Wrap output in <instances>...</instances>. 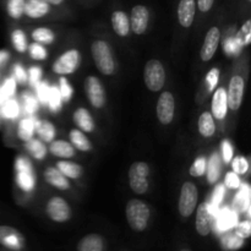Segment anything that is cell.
I'll use <instances>...</instances> for the list:
<instances>
[{"label":"cell","mask_w":251,"mask_h":251,"mask_svg":"<svg viewBox=\"0 0 251 251\" xmlns=\"http://www.w3.org/2000/svg\"><path fill=\"white\" fill-rule=\"evenodd\" d=\"M126 220L131 229L136 232H144L149 225L151 217V210L145 201L134 199L126 205Z\"/></svg>","instance_id":"6da1fadb"},{"label":"cell","mask_w":251,"mask_h":251,"mask_svg":"<svg viewBox=\"0 0 251 251\" xmlns=\"http://www.w3.org/2000/svg\"><path fill=\"white\" fill-rule=\"evenodd\" d=\"M91 53H92L93 61L96 66L103 75H113L115 71V61L113 56L112 48L105 41L98 39L95 41L91 46Z\"/></svg>","instance_id":"7a4b0ae2"},{"label":"cell","mask_w":251,"mask_h":251,"mask_svg":"<svg viewBox=\"0 0 251 251\" xmlns=\"http://www.w3.org/2000/svg\"><path fill=\"white\" fill-rule=\"evenodd\" d=\"M150 166L146 162H134L129 169V184L135 194L144 195L150 188Z\"/></svg>","instance_id":"3957f363"},{"label":"cell","mask_w":251,"mask_h":251,"mask_svg":"<svg viewBox=\"0 0 251 251\" xmlns=\"http://www.w3.org/2000/svg\"><path fill=\"white\" fill-rule=\"evenodd\" d=\"M144 80L147 88L152 92H158L166 83V69L157 59H151L146 63L144 70Z\"/></svg>","instance_id":"277c9868"},{"label":"cell","mask_w":251,"mask_h":251,"mask_svg":"<svg viewBox=\"0 0 251 251\" xmlns=\"http://www.w3.org/2000/svg\"><path fill=\"white\" fill-rule=\"evenodd\" d=\"M15 171H16L15 180H16L17 186L26 193L33 190L36 185V176H34L31 162L26 157L19 156L15 162Z\"/></svg>","instance_id":"5b68a950"},{"label":"cell","mask_w":251,"mask_h":251,"mask_svg":"<svg viewBox=\"0 0 251 251\" xmlns=\"http://www.w3.org/2000/svg\"><path fill=\"white\" fill-rule=\"evenodd\" d=\"M81 64V54L77 49H69L61 54L53 64V73L66 76L74 74Z\"/></svg>","instance_id":"8992f818"},{"label":"cell","mask_w":251,"mask_h":251,"mask_svg":"<svg viewBox=\"0 0 251 251\" xmlns=\"http://www.w3.org/2000/svg\"><path fill=\"white\" fill-rule=\"evenodd\" d=\"M198 201V188H196L195 184L186 181L185 184H183V188L180 190V196H179V213L185 218L190 217L194 211H195Z\"/></svg>","instance_id":"52a82bcc"},{"label":"cell","mask_w":251,"mask_h":251,"mask_svg":"<svg viewBox=\"0 0 251 251\" xmlns=\"http://www.w3.org/2000/svg\"><path fill=\"white\" fill-rule=\"evenodd\" d=\"M46 212L51 221L58 223H64L71 218L70 206L60 196H54L47 202Z\"/></svg>","instance_id":"ba28073f"},{"label":"cell","mask_w":251,"mask_h":251,"mask_svg":"<svg viewBox=\"0 0 251 251\" xmlns=\"http://www.w3.org/2000/svg\"><path fill=\"white\" fill-rule=\"evenodd\" d=\"M156 112L161 124L168 125L173 122L174 113H176V100L169 91H166L159 96L157 100Z\"/></svg>","instance_id":"9c48e42d"},{"label":"cell","mask_w":251,"mask_h":251,"mask_svg":"<svg viewBox=\"0 0 251 251\" xmlns=\"http://www.w3.org/2000/svg\"><path fill=\"white\" fill-rule=\"evenodd\" d=\"M245 81L242 76L234 75L229 81L227 91L228 108L232 110H238L242 107L243 98H244Z\"/></svg>","instance_id":"30bf717a"},{"label":"cell","mask_w":251,"mask_h":251,"mask_svg":"<svg viewBox=\"0 0 251 251\" xmlns=\"http://www.w3.org/2000/svg\"><path fill=\"white\" fill-rule=\"evenodd\" d=\"M85 86L88 100H90V103L92 104V107L97 108V109L104 107L105 91L100 78L96 77V76H88L87 80H86Z\"/></svg>","instance_id":"8fae6325"},{"label":"cell","mask_w":251,"mask_h":251,"mask_svg":"<svg viewBox=\"0 0 251 251\" xmlns=\"http://www.w3.org/2000/svg\"><path fill=\"white\" fill-rule=\"evenodd\" d=\"M130 28L136 34H144L149 27L150 11L145 5H135L130 14Z\"/></svg>","instance_id":"7c38bea8"},{"label":"cell","mask_w":251,"mask_h":251,"mask_svg":"<svg viewBox=\"0 0 251 251\" xmlns=\"http://www.w3.org/2000/svg\"><path fill=\"white\" fill-rule=\"evenodd\" d=\"M0 244L7 249L21 250L25 245V238L16 228L0 226Z\"/></svg>","instance_id":"4fadbf2b"},{"label":"cell","mask_w":251,"mask_h":251,"mask_svg":"<svg viewBox=\"0 0 251 251\" xmlns=\"http://www.w3.org/2000/svg\"><path fill=\"white\" fill-rule=\"evenodd\" d=\"M221 41V31L218 27L213 26L208 29L207 34L203 41L202 48H201L200 56L202 61H210L217 51Z\"/></svg>","instance_id":"5bb4252c"},{"label":"cell","mask_w":251,"mask_h":251,"mask_svg":"<svg viewBox=\"0 0 251 251\" xmlns=\"http://www.w3.org/2000/svg\"><path fill=\"white\" fill-rule=\"evenodd\" d=\"M213 215L212 207L210 203H202L199 206L198 215H196V230L200 235L206 237L212 230Z\"/></svg>","instance_id":"9a60e30c"},{"label":"cell","mask_w":251,"mask_h":251,"mask_svg":"<svg viewBox=\"0 0 251 251\" xmlns=\"http://www.w3.org/2000/svg\"><path fill=\"white\" fill-rule=\"evenodd\" d=\"M228 100H227V90L223 87L217 88L213 93L212 105H211V114L215 119L223 120L227 117L228 112Z\"/></svg>","instance_id":"2e32d148"},{"label":"cell","mask_w":251,"mask_h":251,"mask_svg":"<svg viewBox=\"0 0 251 251\" xmlns=\"http://www.w3.org/2000/svg\"><path fill=\"white\" fill-rule=\"evenodd\" d=\"M196 14V0H180L178 4V20L180 26L189 28Z\"/></svg>","instance_id":"e0dca14e"},{"label":"cell","mask_w":251,"mask_h":251,"mask_svg":"<svg viewBox=\"0 0 251 251\" xmlns=\"http://www.w3.org/2000/svg\"><path fill=\"white\" fill-rule=\"evenodd\" d=\"M50 11V5L46 0H25L24 14L29 19H41Z\"/></svg>","instance_id":"ac0fdd59"},{"label":"cell","mask_w":251,"mask_h":251,"mask_svg":"<svg viewBox=\"0 0 251 251\" xmlns=\"http://www.w3.org/2000/svg\"><path fill=\"white\" fill-rule=\"evenodd\" d=\"M44 179L49 185L59 189V190H69L70 189V181L69 179L59 171L56 167H48L44 172Z\"/></svg>","instance_id":"d6986e66"},{"label":"cell","mask_w":251,"mask_h":251,"mask_svg":"<svg viewBox=\"0 0 251 251\" xmlns=\"http://www.w3.org/2000/svg\"><path fill=\"white\" fill-rule=\"evenodd\" d=\"M73 120L76 125L78 126V129L83 132H92L95 131V120H93L92 115L88 112V109L86 108L80 107L74 112Z\"/></svg>","instance_id":"ffe728a7"},{"label":"cell","mask_w":251,"mask_h":251,"mask_svg":"<svg viewBox=\"0 0 251 251\" xmlns=\"http://www.w3.org/2000/svg\"><path fill=\"white\" fill-rule=\"evenodd\" d=\"M112 27L114 29L115 33L119 37H126L130 33L131 28H130V20L126 12L122 11V10H117L112 14Z\"/></svg>","instance_id":"44dd1931"},{"label":"cell","mask_w":251,"mask_h":251,"mask_svg":"<svg viewBox=\"0 0 251 251\" xmlns=\"http://www.w3.org/2000/svg\"><path fill=\"white\" fill-rule=\"evenodd\" d=\"M49 151L53 156L59 158H73L75 156V147L68 141L64 140H53L49 146Z\"/></svg>","instance_id":"7402d4cb"},{"label":"cell","mask_w":251,"mask_h":251,"mask_svg":"<svg viewBox=\"0 0 251 251\" xmlns=\"http://www.w3.org/2000/svg\"><path fill=\"white\" fill-rule=\"evenodd\" d=\"M77 251H104V240L100 234H88L80 240Z\"/></svg>","instance_id":"603a6c76"},{"label":"cell","mask_w":251,"mask_h":251,"mask_svg":"<svg viewBox=\"0 0 251 251\" xmlns=\"http://www.w3.org/2000/svg\"><path fill=\"white\" fill-rule=\"evenodd\" d=\"M199 132L203 137H212L216 132L215 118L210 112H203L199 118Z\"/></svg>","instance_id":"cb8c5ba5"},{"label":"cell","mask_w":251,"mask_h":251,"mask_svg":"<svg viewBox=\"0 0 251 251\" xmlns=\"http://www.w3.org/2000/svg\"><path fill=\"white\" fill-rule=\"evenodd\" d=\"M70 140H71V145H73L75 149H77L78 151L90 152L91 150H92V142H91L90 139L86 136L85 132L81 131V130L78 129L71 130Z\"/></svg>","instance_id":"d4e9b609"},{"label":"cell","mask_w":251,"mask_h":251,"mask_svg":"<svg viewBox=\"0 0 251 251\" xmlns=\"http://www.w3.org/2000/svg\"><path fill=\"white\" fill-rule=\"evenodd\" d=\"M36 132L42 141L48 142V144H50L55 139L56 135L55 126L48 120H44V122L36 120Z\"/></svg>","instance_id":"484cf974"},{"label":"cell","mask_w":251,"mask_h":251,"mask_svg":"<svg viewBox=\"0 0 251 251\" xmlns=\"http://www.w3.org/2000/svg\"><path fill=\"white\" fill-rule=\"evenodd\" d=\"M34 131H36V119L34 118H25L17 125V136L25 142L33 137Z\"/></svg>","instance_id":"4316f807"},{"label":"cell","mask_w":251,"mask_h":251,"mask_svg":"<svg viewBox=\"0 0 251 251\" xmlns=\"http://www.w3.org/2000/svg\"><path fill=\"white\" fill-rule=\"evenodd\" d=\"M56 168L68 179H78L83 173V169L80 164L69 161H59L56 163Z\"/></svg>","instance_id":"83f0119b"},{"label":"cell","mask_w":251,"mask_h":251,"mask_svg":"<svg viewBox=\"0 0 251 251\" xmlns=\"http://www.w3.org/2000/svg\"><path fill=\"white\" fill-rule=\"evenodd\" d=\"M221 158L217 153L212 154L210 161L207 162V167H206V174H207L208 183L215 184L220 179L221 176Z\"/></svg>","instance_id":"f1b7e54d"},{"label":"cell","mask_w":251,"mask_h":251,"mask_svg":"<svg viewBox=\"0 0 251 251\" xmlns=\"http://www.w3.org/2000/svg\"><path fill=\"white\" fill-rule=\"evenodd\" d=\"M239 193L237 194L234 199V208L238 212H244L245 210L249 208L250 203V188L248 185H242L239 186Z\"/></svg>","instance_id":"f546056e"},{"label":"cell","mask_w":251,"mask_h":251,"mask_svg":"<svg viewBox=\"0 0 251 251\" xmlns=\"http://www.w3.org/2000/svg\"><path fill=\"white\" fill-rule=\"evenodd\" d=\"M26 149L29 154H32L34 158L39 159V161H42L47 156V146L42 140L32 137L28 141H26Z\"/></svg>","instance_id":"4dcf8cb0"},{"label":"cell","mask_w":251,"mask_h":251,"mask_svg":"<svg viewBox=\"0 0 251 251\" xmlns=\"http://www.w3.org/2000/svg\"><path fill=\"white\" fill-rule=\"evenodd\" d=\"M32 38L34 39V42L37 43H41L43 46H48L51 44L55 39V33L51 31L48 27H38V28L33 29L32 31Z\"/></svg>","instance_id":"1f68e13d"},{"label":"cell","mask_w":251,"mask_h":251,"mask_svg":"<svg viewBox=\"0 0 251 251\" xmlns=\"http://www.w3.org/2000/svg\"><path fill=\"white\" fill-rule=\"evenodd\" d=\"M25 0H6V12L11 19L19 20L24 15Z\"/></svg>","instance_id":"d6a6232c"},{"label":"cell","mask_w":251,"mask_h":251,"mask_svg":"<svg viewBox=\"0 0 251 251\" xmlns=\"http://www.w3.org/2000/svg\"><path fill=\"white\" fill-rule=\"evenodd\" d=\"M0 113L6 119H15L19 115V104L15 100L9 98L1 103V108H0Z\"/></svg>","instance_id":"836d02e7"},{"label":"cell","mask_w":251,"mask_h":251,"mask_svg":"<svg viewBox=\"0 0 251 251\" xmlns=\"http://www.w3.org/2000/svg\"><path fill=\"white\" fill-rule=\"evenodd\" d=\"M11 42L19 53H25L27 49V37L22 29H14L11 33Z\"/></svg>","instance_id":"e575fe53"},{"label":"cell","mask_w":251,"mask_h":251,"mask_svg":"<svg viewBox=\"0 0 251 251\" xmlns=\"http://www.w3.org/2000/svg\"><path fill=\"white\" fill-rule=\"evenodd\" d=\"M15 91H16V81L14 77L7 78L4 82V85L0 87V104L4 103L5 100L11 98V96H14Z\"/></svg>","instance_id":"d590c367"},{"label":"cell","mask_w":251,"mask_h":251,"mask_svg":"<svg viewBox=\"0 0 251 251\" xmlns=\"http://www.w3.org/2000/svg\"><path fill=\"white\" fill-rule=\"evenodd\" d=\"M237 223V216L229 210H225L218 218V227L222 230H228Z\"/></svg>","instance_id":"8d00e7d4"},{"label":"cell","mask_w":251,"mask_h":251,"mask_svg":"<svg viewBox=\"0 0 251 251\" xmlns=\"http://www.w3.org/2000/svg\"><path fill=\"white\" fill-rule=\"evenodd\" d=\"M61 96L60 92H59L58 87H50V91H49L48 100H47V104L49 105L51 112L58 113L59 110L61 109Z\"/></svg>","instance_id":"74e56055"},{"label":"cell","mask_w":251,"mask_h":251,"mask_svg":"<svg viewBox=\"0 0 251 251\" xmlns=\"http://www.w3.org/2000/svg\"><path fill=\"white\" fill-rule=\"evenodd\" d=\"M238 43L242 47H248L251 42V20H247L237 34Z\"/></svg>","instance_id":"f35d334b"},{"label":"cell","mask_w":251,"mask_h":251,"mask_svg":"<svg viewBox=\"0 0 251 251\" xmlns=\"http://www.w3.org/2000/svg\"><path fill=\"white\" fill-rule=\"evenodd\" d=\"M244 239H242L240 237H238L237 234H225V237L222 238V245L225 247V249L227 250H237L239 248L243 247Z\"/></svg>","instance_id":"ab89813d"},{"label":"cell","mask_w":251,"mask_h":251,"mask_svg":"<svg viewBox=\"0 0 251 251\" xmlns=\"http://www.w3.org/2000/svg\"><path fill=\"white\" fill-rule=\"evenodd\" d=\"M27 48H28L29 55H31L32 59H36V60H44V59H47V56H48V51L44 48L43 44L41 43L34 42V43L29 44Z\"/></svg>","instance_id":"60d3db41"},{"label":"cell","mask_w":251,"mask_h":251,"mask_svg":"<svg viewBox=\"0 0 251 251\" xmlns=\"http://www.w3.org/2000/svg\"><path fill=\"white\" fill-rule=\"evenodd\" d=\"M59 92H60L61 100H65V102H69L73 97L74 88L73 86L70 85V82L68 81V78L65 76H61L60 80H59Z\"/></svg>","instance_id":"b9f144b4"},{"label":"cell","mask_w":251,"mask_h":251,"mask_svg":"<svg viewBox=\"0 0 251 251\" xmlns=\"http://www.w3.org/2000/svg\"><path fill=\"white\" fill-rule=\"evenodd\" d=\"M232 167H233V172L238 176H244L248 171H249V162L248 159L245 158L244 156H239V157H233L232 159Z\"/></svg>","instance_id":"7bdbcfd3"},{"label":"cell","mask_w":251,"mask_h":251,"mask_svg":"<svg viewBox=\"0 0 251 251\" xmlns=\"http://www.w3.org/2000/svg\"><path fill=\"white\" fill-rule=\"evenodd\" d=\"M206 167H207V159L205 157H198L190 167V176H202L203 174H206Z\"/></svg>","instance_id":"ee69618b"},{"label":"cell","mask_w":251,"mask_h":251,"mask_svg":"<svg viewBox=\"0 0 251 251\" xmlns=\"http://www.w3.org/2000/svg\"><path fill=\"white\" fill-rule=\"evenodd\" d=\"M222 146H221V149H222V159L223 162H225L226 164L230 163L233 159V157H234V150H233V146L232 144H230L228 140H223L222 141Z\"/></svg>","instance_id":"f6af8a7d"},{"label":"cell","mask_w":251,"mask_h":251,"mask_svg":"<svg viewBox=\"0 0 251 251\" xmlns=\"http://www.w3.org/2000/svg\"><path fill=\"white\" fill-rule=\"evenodd\" d=\"M218 80H220V70L217 68L211 69L206 76V83H207V88L210 92H212L216 86L218 85Z\"/></svg>","instance_id":"bcb514c9"},{"label":"cell","mask_w":251,"mask_h":251,"mask_svg":"<svg viewBox=\"0 0 251 251\" xmlns=\"http://www.w3.org/2000/svg\"><path fill=\"white\" fill-rule=\"evenodd\" d=\"M25 110L28 113L29 115L34 114L38 109V100H36V97L31 95V93H25Z\"/></svg>","instance_id":"7dc6e473"},{"label":"cell","mask_w":251,"mask_h":251,"mask_svg":"<svg viewBox=\"0 0 251 251\" xmlns=\"http://www.w3.org/2000/svg\"><path fill=\"white\" fill-rule=\"evenodd\" d=\"M37 87V97H38L39 102L46 104L47 100H48V96H49V91H50V87H49L48 82L43 81V82H38L36 85Z\"/></svg>","instance_id":"c3c4849f"},{"label":"cell","mask_w":251,"mask_h":251,"mask_svg":"<svg viewBox=\"0 0 251 251\" xmlns=\"http://www.w3.org/2000/svg\"><path fill=\"white\" fill-rule=\"evenodd\" d=\"M235 234H237L238 237L242 238V239L249 238L251 234V225L249 221H244V222L239 223V225L235 227Z\"/></svg>","instance_id":"681fc988"},{"label":"cell","mask_w":251,"mask_h":251,"mask_svg":"<svg viewBox=\"0 0 251 251\" xmlns=\"http://www.w3.org/2000/svg\"><path fill=\"white\" fill-rule=\"evenodd\" d=\"M225 186L229 189H239L240 186V179L238 174H235L234 172H229V173L226 174L225 178Z\"/></svg>","instance_id":"f907efd6"},{"label":"cell","mask_w":251,"mask_h":251,"mask_svg":"<svg viewBox=\"0 0 251 251\" xmlns=\"http://www.w3.org/2000/svg\"><path fill=\"white\" fill-rule=\"evenodd\" d=\"M226 194V186L223 184H220V185L216 186L215 193H213V198H212V203H211V207H217L221 202H222L223 198H225Z\"/></svg>","instance_id":"816d5d0a"},{"label":"cell","mask_w":251,"mask_h":251,"mask_svg":"<svg viewBox=\"0 0 251 251\" xmlns=\"http://www.w3.org/2000/svg\"><path fill=\"white\" fill-rule=\"evenodd\" d=\"M42 76V69L39 66H32L29 68L28 74H27V80H29V83L32 86H36L39 82Z\"/></svg>","instance_id":"f5cc1de1"},{"label":"cell","mask_w":251,"mask_h":251,"mask_svg":"<svg viewBox=\"0 0 251 251\" xmlns=\"http://www.w3.org/2000/svg\"><path fill=\"white\" fill-rule=\"evenodd\" d=\"M226 47V51H227L229 55H234V54H238L239 53L240 48H242V46H240L239 43H238L237 38H229L227 39V42H226L225 44Z\"/></svg>","instance_id":"db71d44e"},{"label":"cell","mask_w":251,"mask_h":251,"mask_svg":"<svg viewBox=\"0 0 251 251\" xmlns=\"http://www.w3.org/2000/svg\"><path fill=\"white\" fill-rule=\"evenodd\" d=\"M14 78H15V81H16V82L20 83V85H25V83L27 82L26 70H25V69L22 68V66L20 65V64L15 65Z\"/></svg>","instance_id":"11a10c76"},{"label":"cell","mask_w":251,"mask_h":251,"mask_svg":"<svg viewBox=\"0 0 251 251\" xmlns=\"http://www.w3.org/2000/svg\"><path fill=\"white\" fill-rule=\"evenodd\" d=\"M215 0H196V9L200 10L201 12H208L212 9Z\"/></svg>","instance_id":"9f6ffc18"},{"label":"cell","mask_w":251,"mask_h":251,"mask_svg":"<svg viewBox=\"0 0 251 251\" xmlns=\"http://www.w3.org/2000/svg\"><path fill=\"white\" fill-rule=\"evenodd\" d=\"M10 59V53L7 50H0V68H2V66L5 65V64L9 61Z\"/></svg>","instance_id":"6f0895ef"},{"label":"cell","mask_w":251,"mask_h":251,"mask_svg":"<svg viewBox=\"0 0 251 251\" xmlns=\"http://www.w3.org/2000/svg\"><path fill=\"white\" fill-rule=\"evenodd\" d=\"M49 5H54V6H59V5L63 4L65 0H46Z\"/></svg>","instance_id":"680465c9"},{"label":"cell","mask_w":251,"mask_h":251,"mask_svg":"<svg viewBox=\"0 0 251 251\" xmlns=\"http://www.w3.org/2000/svg\"><path fill=\"white\" fill-rule=\"evenodd\" d=\"M180 251H191V250H189V249H181Z\"/></svg>","instance_id":"91938a15"},{"label":"cell","mask_w":251,"mask_h":251,"mask_svg":"<svg viewBox=\"0 0 251 251\" xmlns=\"http://www.w3.org/2000/svg\"><path fill=\"white\" fill-rule=\"evenodd\" d=\"M248 1H251V0H248Z\"/></svg>","instance_id":"94428289"}]
</instances>
